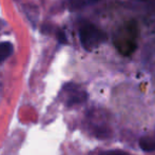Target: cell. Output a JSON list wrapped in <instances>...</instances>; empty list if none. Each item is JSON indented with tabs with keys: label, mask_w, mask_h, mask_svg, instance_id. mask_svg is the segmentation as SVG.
<instances>
[{
	"label": "cell",
	"mask_w": 155,
	"mask_h": 155,
	"mask_svg": "<svg viewBox=\"0 0 155 155\" xmlns=\"http://www.w3.org/2000/svg\"><path fill=\"white\" fill-rule=\"evenodd\" d=\"M50 30H51V27H49V25H43L42 29H41V33H43V34H48Z\"/></svg>",
	"instance_id": "cell-9"
},
{
	"label": "cell",
	"mask_w": 155,
	"mask_h": 155,
	"mask_svg": "<svg viewBox=\"0 0 155 155\" xmlns=\"http://www.w3.org/2000/svg\"><path fill=\"white\" fill-rule=\"evenodd\" d=\"M96 1H98V0H91V2H96Z\"/></svg>",
	"instance_id": "cell-10"
},
{
	"label": "cell",
	"mask_w": 155,
	"mask_h": 155,
	"mask_svg": "<svg viewBox=\"0 0 155 155\" xmlns=\"http://www.w3.org/2000/svg\"><path fill=\"white\" fill-rule=\"evenodd\" d=\"M139 147L145 152L155 151V140L150 137H143L139 139Z\"/></svg>",
	"instance_id": "cell-3"
},
{
	"label": "cell",
	"mask_w": 155,
	"mask_h": 155,
	"mask_svg": "<svg viewBox=\"0 0 155 155\" xmlns=\"http://www.w3.org/2000/svg\"><path fill=\"white\" fill-rule=\"evenodd\" d=\"M57 39L61 45H67L68 43V39H67V36H65L64 32L62 31H59L57 32Z\"/></svg>",
	"instance_id": "cell-8"
},
{
	"label": "cell",
	"mask_w": 155,
	"mask_h": 155,
	"mask_svg": "<svg viewBox=\"0 0 155 155\" xmlns=\"http://www.w3.org/2000/svg\"><path fill=\"white\" fill-rule=\"evenodd\" d=\"M13 53V45L10 42H0V62L4 61Z\"/></svg>",
	"instance_id": "cell-4"
},
{
	"label": "cell",
	"mask_w": 155,
	"mask_h": 155,
	"mask_svg": "<svg viewBox=\"0 0 155 155\" xmlns=\"http://www.w3.org/2000/svg\"><path fill=\"white\" fill-rule=\"evenodd\" d=\"M64 90H67L68 92L71 93L70 95L69 99L67 101V104L69 107L71 106H74V104H82L87 100L88 98V95L84 91H80L78 90V87L76 84H69L64 87Z\"/></svg>",
	"instance_id": "cell-2"
},
{
	"label": "cell",
	"mask_w": 155,
	"mask_h": 155,
	"mask_svg": "<svg viewBox=\"0 0 155 155\" xmlns=\"http://www.w3.org/2000/svg\"><path fill=\"white\" fill-rule=\"evenodd\" d=\"M100 155H130V154L124 151H121V150H110V151L102 152Z\"/></svg>",
	"instance_id": "cell-7"
},
{
	"label": "cell",
	"mask_w": 155,
	"mask_h": 155,
	"mask_svg": "<svg viewBox=\"0 0 155 155\" xmlns=\"http://www.w3.org/2000/svg\"><path fill=\"white\" fill-rule=\"evenodd\" d=\"M95 134L98 138H109L111 132L107 127H97L95 129Z\"/></svg>",
	"instance_id": "cell-5"
},
{
	"label": "cell",
	"mask_w": 155,
	"mask_h": 155,
	"mask_svg": "<svg viewBox=\"0 0 155 155\" xmlns=\"http://www.w3.org/2000/svg\"><path fill=\"white\" fill-rule=\"evenodd\" d=\"M79 39L86 51H93L106 42L107 34L91 22H86L79 29Z\"/></svg>",
	"instance_id": "cell-1"
},
{
	"label": "cell",
	"mask_w": 155,
	"mask_h": 155,
	"mask_svg": "<svg viewBox=\"0 0 155 155\" xmlns=\"http://www.w3.org/2000/svg\"><path fill=\"white\" fill-rule=\"evenodd\" d=\"M69 1V8L71 11H77L84 5V0H68Z\"/></svg>",
	"instance_id": "cell-6"
},
{
	"label": "cell",
	"mask_w": 155,
	"mask_h": 155,
	"mask_svg": "<svg viewBox=\"0 0 155 155\" xmlns=\"http://www.w3.org/2000/svg\"><path fill=\"white\" fill-rule=\"evenodd\" d=\"M0 28H1V20H0Z\"/></svg>",
	"instance_id": "cell-11"
}]
</instances>
